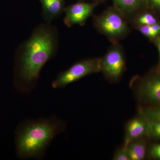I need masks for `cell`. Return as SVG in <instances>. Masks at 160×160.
I'll use <instances>...</instances> for the list:
<instances>
[{
	"mask_svg": "<svg viewBox=\"0 0 160 160\" xmlns=\"http://www.w3.org/2000/svg\"><path fill=\"white\" fill-rule=\"evenodd\" d=\"M66 128V123L55 116L24 121L15 132L18 157L21 159L42 158L52 141Z\"/></svg>",
	"mask_w": 160,
	"mask_h": 160,
	"instance_id": "2",
	"label": "cell"
},
{
	"mask_svg": "<svg viewBox=\"0 0 160 160\" xmlns=\"http://www.w3.org/2000/svg\"><path fill=\"white\" fill-rule=\"evenodd\" d=\"M126 57L122 47L113 43L102 58H100L101 72L111 82L121 79L126 69Z\"/></svg>",
	"mask_w": 160,
	"mask_h": 160,
	"instance_id": "5",
	"label": "cell"
},
{
	"mask_svg": "<svg viewBox=\"0 0 160 160\" xmlns=\"http://www.w3.org/2000/svg\"><path fill=\"white\" fill-rule=\"evenodd\" d=\"M58 32L56 27L43 23L18 48L15 59L14 84L18 91L28 93L34 89L43 66L56 53Z\"/></svg>",
	"mask_w": 160,
	"mask_h": 160,
	"instance_id": "1",
	"label": "cell"
},
{
	"mask_svg": "<svg viewBox=\"0 0 160 160\" xmlns=\"http://www.w3.org/2000/svg\"><path fill=\"white\" fill-rule=\"evenodd\" d=\"M98 3L81 2L72 4L64 9L65 16L64 22L67 27L74 25L83 26L86 21L92 15L95 8Z\"/></svg>",
	"mask_w": 160,
	"mask_h": 160,
	"instance_id": "7",
	"label": "cell"
},
{
	"mask_svg": "<svg viewBox=\"0 0 160 160\" xmlns=\"http://www.w3.org/2000/svg\"><path fill=\"white\" fill-rule=\"evenodd\" d=\"M148 7L152 10L160 11V0H147Z\"/></svg>",
	"mask_w": 160,
	"mask_h": 160,
	"instance_id": "17",
	"label": "cell"
},
{
	"mask_svg": "<svg viewBox=\"0 0 160 160\" xmlns=\"http://www.w3.org/2000/svg\"><path fill=\"white\" fill-rule=\"evenodd\" d=\"M151 27L152 30L156 32L158 35L160 34V24L159 23H156L153 25H151Z\"/></svg>",
	"mask_w": 160,
	"mask_h": 160,
	"instance_id": "18",
	"label": "cell"
},
{
	"mask_svg": "<svg viewBox=\"0 0 160 160\" xmlns=\"http://www.w3.org/2000/svg\"><path fill=\"white\" fill-rule=\"evenodd\" d=\"M91 1H94V2H97L99 3V2L102 1L103 0H91Z\"/></svg>",
	"mask_w": 160,
	"mask_h": 160,
	"instance_id": "20",
	"label": "cell"
},
{
	"mask_svg": "<svg viewBox=\"0 0 160 160\" xmlns=\"http://www.w3.org/2000/svg\"><path fill=\"white\" fill-rule=\"evenodd\" d=\"M134 29H137L143 35L152 39L157 38L159 36L152 30L151 26H139L135 27Z\"/></svg>",
	"mask_w": 160,
	"mask_h": 160,
	"instance_id": "14",
	"label": "cell"
},
{
	"mask_svg": "<svg viewBox=\"0 0 160 160\" xmlns=\"http://www.w3.org/2000/svg\"><path fill=\"white\" fill-rule=\"evenodd\" d=\"M148 126L145 119L141 113L129 120L126 124L124 144L127 145L136 139L147 137Z\"/></svg>",
	"mask_w": 160,
	"mask_h": 160,
	"instance_id": "10",
	"label": "cell"
},
{
	"mask_svg": "<svg viewBox=\"0 0 160 160\" xmlns=\"http://www.w3.org/2000/svg\"><path fill=\"white\" fill-rule=\"evenodd\" d=\"M145 137L131 141L127 144L130 160H142L145 158L147 151Z\"/></svg>",
	"mask_w": 160,
	"mask_h": 160,
	"instance_id": "12",
	"label": "cell"
},
{
	"mask_svg": "<svg viewBox=\"0 0 160 160\" xmlns=\"http://www.w3.org/2000/svg\"><path fill=\"white\" fill-rule=\"evenodd\" d=\"M114 7L123 15L129 24L148 7L147 0H112Z\"/></svg>",
	"mask_w": 160,
	"mask_h": 160,
	"instance_id": "8",
	"label": "cell"
},
{
	"mask_svg": "<svg viewBox=\"0 0 160 160\" xmlns=\"http://www.w3.org/2000/svg\"><path fill=\"white\" fill-rule=\"evenodd\" d=\"M138 112L146 120L148 126L147 137L160 141V107H139Z\"/></svg>",
	"mask_w": 160,
	"mask_h": 160,
	"instance_id": "9",
	"label": "cell"
},
{
	"mask_svg": "<svg viewBox=\"0 0 160 160\" xmlns=\"http://www.w3.org/2000/svg\"><path fill=\"white\" fill-rule=\"evenodd\" d=\"M99 72H101L100 58L82 60L60 72L52 83V87L53 89L63 88L89 75Z\"/></svg>",
	"mask_w": 160,
	"mask_h": 160,
	"instance_id": "4",
	"label": "cell"
},
{
	"mask_svg": "<svg viewBox=\"0 0 160 160\" xmlns=\"http://www.w3.org/2000/svg\"><path fill=\"white\" fill-rule=\"evenodd\" d=\"M148 154L150 158L160 160V143L151 145L148 149Z\"/></svg>",
	"mask_w": 160,
	"mask_h": 160,
	"instance_id": "16",
	"label": "cell"
},
{
	"mask_svg": "<svg viewBox=\"0 0 160 160\" xmlns=\"http://www.w3.org/2000/svg\"><path fill=\"white\" fill-rule=\"evenodd\" d=\"M42 16L46 23L50 24L64 11V0H40Z\"/></svg>",
	"mask_w": 160,
	"mask_h": 160,
	"instance_id": "11",
	"label": "cell"
},
{
	"mask_svg": "<svg viewBox=\"0 0 160 160\" xmlns=\"http://www.w3.org/2000/svg\"><path fill=\"white\" fill-rule=\"evenodd\" d=\"M113 160H130L127 145L124 144L121 148L115 152Z\"/></svg>",
	"mask_w": 160,
	"mask_h": 160,
	"instance_id": "15",
	"label": "cell"
},
{
	"mask_svg": "<svg viewBox=\"0 0 160 160\" xmlns=\"http://www.w3.org/2000/svg\"><path fill=\"white\" fill-rule=\"evenodd\" d=\"M139 99L144 102L160 106V76L148 78L134 77L131 81Z\"/></svg>",
	"mask_w": 160,
	"mask_h": 160,
	"instance_id": "6",
	"label": "cell"
},
{
	"mask_svg": "<svg viewBox=\"0 0 160 160\" xmlns=\"http://www.w3.org/2000/svg\"><path fill=\"white\" fill-rule=\"evenodd\" d=\"M93 26L112 43L119 42L130 32L129 23L114 6L93 16Z\"/></svg>",
	"mask_w": 160,
	"mask_h": 160,
	"instance_id": "3",
	"label": "cell"
},
{
	"mask_svg": "<svg viewBox=\"0 0 160 160\" xmlns=\"http://www.w3.org/2000/svg\"><path fill=\"white\" fill-rule=\"evenodd\" d=\"M156 43L157 46L159 53V62L160 64V37L157 38Z\"/></svg>",
	"mask_w": 160,
	"mask_h": 160,
	"instance_id": "19",
	"label": "cell"
},
{
	"mask_svg": "<svg viewBox=\"0 0 160 160\" xmlns=\"http://www.w3.org/2000/svg\"><path fill=\"white\" fill-rule=\"evenodd\" d=\"M157 22V20L153 14L144 11L138 15L130 24L134 28L139 26H151Z\"/></svg>",
	"mask_w": 160,
	"mask_h": 160,
	"instance_id": "13",
	"label": "cell"
}]
</instances>
